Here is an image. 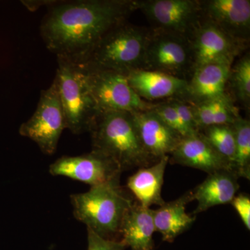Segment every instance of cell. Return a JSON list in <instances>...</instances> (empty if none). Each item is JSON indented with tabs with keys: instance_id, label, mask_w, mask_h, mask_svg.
Returning <instances> with one entry per match:
<instances>
[{
	"instance_id": "obj_14",
	"label": "cell",
	"mask_w": 250,
	"mask_h": 250,
	"mask_svg": "<svg viewBox=\"0 0 250 250\" xmlns=\"http://www.w3.org/2000/svg\"><path fill=\"white\" fill-rule=\"evenodd\" d=\"M170 154L174 163L199 169L208 174L221 170L232 171L228 163L200 132L195 136L182 138Z\"/></svg>"
},
{
	"instance_id": "obj_20",
	"label": "cell",
	"mask_w": 250,
	"mask_h": 250,
	"mask_svg": "<svg viewBox=\"0 0 250 250\" xmlns=\"http://www.w3.org/2000/svg\"><path fill=\"white\" fill-rule=\"evenodd\" d=\"M192 200V192H188L177 200L164 204L153 210L156 231L161 233L163 241L172 243L181 233L191 226L195 216L186 212L187 204Z\"/></svg>"
},
{
	"instance_id": "obj_22",
	"label": "cell",
	"mask_w": 250,
	"mask_h": 250,
	"mask_svg": "<svg viewBox=\"0 0 250 250\" xmlns=\"http://www.w3.org/2000/svg\"><path fill=\"white\" fill-rule=\"evenodd\" d=\"M204 130L202 134L213 149L228 163L233 172L236 142L231 125H213Z\"/></svg>"
},
{
	"instance_id": "obj_9",
	"label": "cell",
	"mask_w": 250,
	"mask_h": 250,
	"mask_svg": "<svg viewBox=\"0 0 250 250\" xmlns=\"http://www.w3.org/2000/svg\"><path fill=\"white\" fill-rule=\"evenodd\" d=\"M136 9L146 16L153 30L188 39L202 19L200 1L197 0H136Z\"/></svg>"
},
{
	"instance_id": "obj_18",
	"label": "cell",
	"mask_w": 250,
	"mask_h": 250,
	"mask_svg": "<svg viewBox=\"0 0 250 250\" xmlns=\"http://www.w3.org/2000/svg\"><path fill=\"white\" fill-rule=\"evenodd\" d=\"M155 231L153 210L133 203L122 223V243L131 250H152Z\"/></svg>"
},
{
	"instance_id": "obj_27",
	"label": "cell",
	"mask_w": 250,
	"mask_h": 250,
	"mask_svg": "<svg viewBox=\"0 0 250 250\" xmlns=\"http://www.w3.org/2000/svg\"><path fill=\"white\" fill-rule=\"evenodd\" d=\"M231 205L234 207L237 213L246 227L247 229L250 230V199L248 195L240 194L233 198Z\"/></svg>"
},
{
	"instance_id": "obj_23",
	"label": "cell",
	"mask_w": 250,
	"mask_h": 250,
	"mask_svg": "<svg viewBox=\"0 0 250 250\" xmlns=\"http://www.w3.org/2000/svg\"><path fill=\"white\" fill-rule=\"evenodd\" d=\"M236 98L247 108L250 104V57L247 53L237 61L230 70L229 80Z\"/></svg>"
},
{
	"instance_id": "obj_6",
	"label": "cell",
	"mask_w": 250,
	"mask_h": 250,
	"mask_svg": "<svg viewBox=\"0 0 250 250\" xmlns=\"http://www.w3.org/2000/svg\"><path fill=\"white\" fill-rule=\"evenodd\" d=\"M79 65L84 73L88 89L99 112L133 113L154 107V104L147 103L136 93L125 74Z\"/></svg>"
},
{
	"instance_id": "obj_10",
	"label": "cell",
	"mask_w": 250,
	"mask_h": 250,
	"mask_svg": "<svg viewBox=\"0 0 250 250\" xmlns=\"http://www.w3.org/2000/svg\"><path fill=\"white\" fill-rule=\"evenodd\" d=\"M188 39L191 47L192 73L208 64L231 66L237 56L246 47L202 17Z\"/></svg>"
},
{
	"instance_id": "obj_5",
	"label": "cell",
	"mask_w": 250,
	"mask_h": 250,
	"mask_svg": "<svg viewBox=\"0 0 250 250\" xmlns=\"http://www.w3.org/2000/svg\"><path fill=\"white\" fill-rule=\"evenodd\" d=\"M55 80L65 116L66 129L75 134L88 132L100 112L92 98L82 67L57 57Z\"/></svg>"
},
{
	"instance_id": "obj_15",
	"label": "cell",
	"mask_w": 250,
	"mask_h": 250,
	"mask_svg": "<svg viewBox=\"0 0 250 250\" xmlns=\"http://www.w3.org/2000/svg\"><path fill=\"white\" fill-rule=\"evenodd\" d=\"M231 67L225 64H208L197 69L188 80L183 97L179 99L197 105L226 95Z\"/></svg>"
},
{
	"instance_id": "obj_16",
	"label": "cell",
	"mask_w": 250,
	"mask_h": 250,
	"mask_svg": "<svg viewBox=\"0 0 250 250\" xmlns=\"http://www.w3.org/2000/svg\"><path fill=\"white\" fill-rule=\"evenodd\" d=\"M133 90L141 98L149 100L182 98L188 81L162 72L136 69L126 74Z\"/></svg>"
},
{
	"instance_id": "obj_13",
	"label": "cell",
	"mask_w": 250,
	"mask_h": 250,
	"mask_svg": "<svg viewBox=\"0 0 250 250\" xmlns=\"http://www.w3.org/2000/svg\"><path fill=\"white\" fill-rule=\"evenodd\" d=\"M152 108L131 113L143 147L156 162L173 152L182 137L167 126Z\"/></svg>"
},
{
	"instance_id": "obj_3",
	"label": "cell",
	"mask_w": 250,
	"mask_h": 250,
	"mask_svg": "<svg viewBox=\"0 0 250 250\" xmlns=\"http://www.w3.org/2000/svg\"><path fill=\"white\" fill-rule=\"evenodd\" d=\"M74 216L103 238L116 240L125 214L133 205L120 182L92 187L70 196Z\"/></svg>"
},
{
	"instance_id": "obj_21",
	"label": "cell",
	"mask_w": 250,
	"mask_h": 250,
	"mask_svg": "<svg viewBox=\"0 0 250 250\" xmlns=\"http://www.w3.org/2000/svg\"><path fill=\"white\" fill-rule=\"evenodd\" d=\"M232 126L234 131L236 152L233 172L238 177L250 178V123L248 120L238 116Z\"/></svg>"
},
{
	"instance_id": "obj_17",
	"label": "cell",
	"mask_w": 250,
	"mask_h": 250,
	"mask_svg": "<svg viewBox=\"0 0 250 250\" xmlns=\"http://www.w3.org/2000/svg\"><path fill=\"white\" fill-rule=\"evenodd\" d=\"M238 177L231 170H221L208 174V177L192 191V200L197 207V215L215 206L228 205L236 197L239 189Z\"/></svg>"
},
{
	"instance_id": "obj_4",
	"label": "cell",
	"mask_w": 250,
	"mask_h": 250,
	"mask_svg": "<svg viewBox=\"0 0 250 250\" xmlns=\"http://www.w3.org/2000/svg\"><path fill=\"white\" fill-rule=\"evenodd\" d=\"M150 32L146 28L122 23L104 36L78 65L125 75L140 69Z\"/></svg>"
},
{
	"instance_id": "obj_24",
	"label": "cell",
	"mask_w": 250,
	"mask_h": 250,
	"mask_svg": "<svg viewBox=\"0 0 250 250\" xmlns=\"http://www.w3.org/2000/svg\"><path fill=\"white\" fill-rule=\"evenodd\" d=\"M152 110L167 126L178 133L182 138L192 136L181 123L177 111L170 100H168L165 103L154 104Z\"/></svg>"
},
{
	"instance_id": "obj_28",
	"label": "cell",
	"mask_w": 250,
	"mask_h": 250,
	"mask_svg": "<svg viewBox=\"0 0 250 250\" xmlns=\"http://www.w3.org/2000/svg\"><path fill=\"white\" fill-rule=\"evenodd\" d=\"M54 1H22V4L24 5L29 11H35L42 6H47V7Z\"/></svg>"
},
{
	"instance_id": "obj_25",
	"label": "cell",
	"mask_w": 250,
	"mask_h": 250,
	"mask_svg": "<svg viewBox=\"0 0 250 250\" xmlns=\"http://www.w3.org/2000/svg\"><path fill=\"white\" fill-rule=\"evenodd\" d=\"M169 100L175 108L181 123L190 136L200 134L192 104L179 98H172Z\"/></svg>"
},
{
	"instance_id": "obj_8",
	"label": "cell",
	"mask_w": 250,
	"mask_h": 250,
	"mask_svg": "<svg viewBox=\"0 0 250 250\" xmlns=\"http://www.w3.org/2000/svg\"><path fill=\"white\" fill-rule=\"evenodd\" d=\"M65 129V116L54 80L48 88L41 90L35 112L20 126L19 134L36 143L43 154L52 155Z\"/></svg>"
},
{
	"instance_id": "obj_7",
	"label": "cell",
	"mask_w": 250,
	"mask_h": 250,
	"mask_svg": "<svg viewBox=\"0 0 250 250\" xmlns=\"http://www.w3.org/2000/svg\"><path fill=\"white\" fill-rule=\"evenodd\" d=\"M140 69L188 81L193 70L189 39L178 34L151 31Z\"/></svg>"
},
{
	"instance_id": "obj_12",
	"label": "cell",
	"mask_w": 250,
	"mask_h": 250,
	"mask_svg": "<svg viewBox=\"0 0 250 250\" xmlns=\"http://www.w3.org/2000/svg\"><path fill=\"white\" fill-rule=\"evenodd\" d=\"M202 17L241 43L246 45L250 34V0L200 1Z\"/></svg>"
},
{
	"instance_id": "obj_2",
	"label": "cell",
	"mask_w": 250,
	"mask_h": 250,
	"mask_svg": "<svg viewBox=\"0 0 250 250\" xmlns=\"http://www.w3.org/2000/svg\"><path fill=\"white\" fill-rule=\"evenodd\" d=\"M88 132L93 150L111 158L123 171L155 162L143 147L129 112H100Z\"/></svg>"
},
{
	"instance_id": "obj_11",
	"label": "cell",
	"mask_w": 250,
	"mask_h": 250,
	"mask_svg": "<svg viewBox=\"0 0 250 250\" xmlns=\"http://www.w3.org/2000/svg\"><path fill=\"white\" fill-rule=\"evenodd\" d=\"M53 176H63L90 187L120 182L122 169L108 156L93 150L77 156H64L49 166Z\"/></svg>"
},
{
	"instance_id": "obj_19",
	"label": "cell",
	"mask_w": 250,
	"mask_h": 250,
	"mask_svg": "<svg viewBox=\"0 0 250 250\" xmlns=\"http://www.w3.org/2000/svg\"><path fill=\"white\" fill-rule=\"evenodd\" d=\"M169 156L161 158L151 166L142 167L127 180V188L137 199L139 205L146 208L165 204L161 196L164 174Z\"/></svg>"
},
{
	"instance_id": "obj_1",
	"label": "cell",
	"mask_w": 250,
	"mask_h": 250,
	"mask_svg": "<svg viewBox=\"0 0 250 250\" xmlns=\"http://www.w3.org/2000/svg\"><path fill=\"white\" fill-rule=\"evenodd\" d=\"M41 23L46 48L81 63L113 28L136 9V0L54 1Z\"/></svg>"
},
{
	"instance_id": "obj_26",
	"label": "cell",
	"mask_w": 250,
	"mask_h": 250,
	"mask_svg": "<svg viewBox=\"0 0 250 250\" xmlns=\"http://www.w3.org/2000/svg\"><path fill=\"white\" fill-rule=\"evenodd\" d=\"M88 230V250H125L121 241L103 238L89 229Z\"/></svg>"
}]
</instances>
